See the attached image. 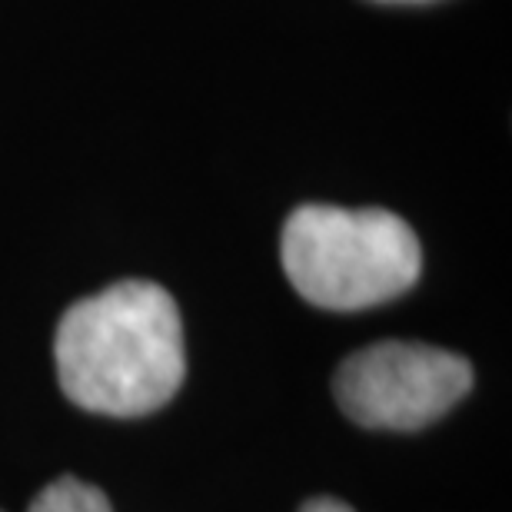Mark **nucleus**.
<instances>
[{
  "label": "nucleus",
  "mask_w": 512,
  "mask_h": 512,
  "mask_svg": "<svg viewBox=\"0 0 512 512\" xmlns=\"http://www.w3.org/2000/svg\"><path fill=\"white\" fill-rule=\"evenodd\" d=\"M54 360L70 403L100 416H147L187 376L177 303L150 280L107 286L64 313Z\"/></svg>",
  "instance_id": "nucleus-1"
},
{
  "label": "nucleus",
  "mask_w": 512,
  "mask_h": 512,
  "mask_svg": "<svg viewBox=\"0 0 512 512\" xmlns=\"http://www.w3.org/2000/svg\"><path fill=\"white\" fill-rule=\"evenodd\" d=\"M280 256L286 280L306 303L340 313L396 300L423 270L413 227L380 207H296L283 223Z\"/></svg>",
  "instance_id": "nucleus-2"
},
{
  "label": "nucleus",
  "mask_w": 512,
  "mask_h": 512,
  "mask_svg": "<svg viewBox=\"0 0 512 512\" xmlns=\"http://www.w3.org/2000/svg\"><path fill=\"white\" fill-rule=\"evenodd\" d=\"M473 389V366L429 343L383 340L350 353L333 376L336 403L366 429L413 433L446 416Z\"/></svg>",
  "instance_id": "nucleus-3"
},
{
  "label": "nucleus",
  "mask_w": 512,
  "mask_h": 512,
  "mask_svg": "<svg viewBox=\"0 0 512 512\" xmlns=\"http://www.w3.org/2000/svg\"><path fill=\"white\" fill-rule=\"evenodd\" d=\"M30 512H114L110 499L97 486L74 476H60L40 489V496L30 503Z\"/></svg>",
  "instance_id": "nucleus-4"
},
{
  "label": "nucleus",
  "mask_w": 512,
  "mask_h": 512,
  "mask_svg": "<svg viewBox=\"0 0 512 512\" xmlns=\"http://www.w3.org/2000/svg\"><path fill=\"white\" fill-rule=\"evenodd\" d=\"M300 512H356L353 506H346V503H340V499H310Z\"/></svg>",
  "instance_id": "nucleus-5"
},
{
  "label": "nucleus",
  "mask_w": 512,
  "mask_h": 512,
  "mask_svg": "<svg viewBox=\"0 0 512 512\" xmlns=\"http://www.w3.org/2000/svg\"><path fill=\"white\" fill-rule=\"evenodd\" d=\"M376 4H429V0H376Z\"/></svg>",
  "instance_id": "nucleus-6"
}]
</instances>
